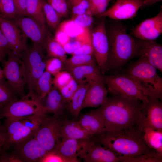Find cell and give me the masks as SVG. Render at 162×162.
<instances>
[{
    "label": "cell",
    "instance_id": "cell-22",
    "mask_svg": "<svg viewBox=\"0 0 162 162\" xmlns=\"http://www.w3.org/2000/svg\"><path fill=\"white\" fill-rule=\"evenodd\" d=\"M69 72L79 84L92 81L104 83V76L96 63L75 67Z\"/></svg>",
    "mask_w": 162,
    "mask_h": 162
},
{
    "label": "cell",
    "instance_id": "cell-26",
    "mask_svg": "<svg viewBox=\"0 0 162 162\" xmlns=\"http://www.w3.org/2000/svg\"><path fill=\"white\" fill-rule=\"evenodd\" d=\"M88 86V82L79 84L78 89L67 105L66 110L74 117H77L80 114Z\"/></svg>",
    "mask_w": 162,
    "mask_h": 162
},
{
    "label": "cell",
    "instance_id": "cell-54",
    "mask_svg": "<svg viewBox=\"0 0 162 162\" xmlns=\"http://www.w3.org/2000/svg\"><path fill=\"white\" fill-rule=\"evenodd\" d=\"M4 79L3 70L0 68V81L3 80Z\"/></svg>",
    "mask_w": 162,
    "mask_h": 162
},
{
    "label": "cell",
    "instance_id": "cell-3",
    "mask_svg": "<svg viewBox=\"0 0 162 162\" xmlns=\"http://www.w3.org/2000/svg\"><path fill=\"white\" fill-rule=\"evenodd\" d=\"M108 38L110 47L108 70L120 69L133 58L140 56L136 40L122 25L117 24L113 26Z\"/></svg>",
    "mask_w": 162,
    "mask_h": 162
},
{
    "label": "cell",
    "instance_id": "cell-45",
    "mask_svg": "<svg viewBox=\"0 0 162 162\" xmlns=\"http://www.w3.org/2000/svg\"><path fill=\"white\" fill-rule=\"evenodd\" d=\"M71 20L79 26L87 28H88L93 21L92 16L87 14L74 16Z\"/></svg>",
    "mask_w": 162,
    "mask_h": 162
},
{
    "label": "cell",
    "instance_id": "cell-30",
    "mask_svg": "<svg viewBox=\"0 0 162 162\" xmlns=\"http://www.w3.org/2000/svg\"><path fill=\"white\" fill-rule=\"evenodd\" d=\"M52 75L45 71L37 80L32 92L39 100L44 98L53 86Z\"/></svg>",
    "mask_w": 162,
    "mask_h": 162
},
{
    "label": "cell",
    "instance_id": "cell-23",
    "mask_svg": "<svg viewBox=\"0 0 162 162\" xmlns=\"http://www.w3.org/2000/svg\"><path fill=\"white\" fill-rule=\"evenodd\" d=\"M78 121L81 126L93 136L105 130L104 122L99 109L88 112L80 114Z\"/></svg>",
    "mask_w": 162,
    "mask_h": 162
},
{
    "label": "cell",
    "instance_id": "cell-29",
    "mask_svg": "<svg viewBox=\"0 0 162 162\" xmlns=\"http://www.w3.org/2000/svg\"><path fill=\"white\" fill-rule=\"evenodd\" d=\"M44 0H28L26 16L37 21L46 28V21L43 9Z\"/></svg>",
    "mask_w": 162,
    "mask_h": 162
},
{
    "label": "cell",
    "instance_id": "cell-12",
    "mask_svg": "<svg viewBox=\"0 0 162 162\" xmlns=\"http://www.w3.org/2000/svg\"><path fill=\"white\" fill-rule=\"evenodd\" d=\"M0 28L6 38L11 51L21 57L23 52L27 49L28 38L12 21L1 15Z\"/></svg>",
    "mask_w": 162,
    "mask_h": 162
},
{
    "label": "cell",
    "instance_id": "cell-43",
    "mask_svg": "<svg viewBox=\"0 0 162 162\" xmlns=\"http://www.w3.org/2000/svg\"><path fill=\"white\" fill-rule=\"evenodd\" d=\"M46 1L61 17H66L68 16L69 8L66 0Z\"/></svg>",
    "mask_w": 162,
    "mask_h": 162
},
{
    "label": "cell",
    "instance_id": "cell-48",
    "mask_svg": "<svg viewBox=\"0 0 162 162\" xmlns=\"http://www.w3.org/2000/svg\"><path fill=\"white\" fill-rule=\"evenodd\" d=\"M0 162H22L14 153L8 150H0Z\"/></svg>",
    "mask_w": 162,
    "mask_h": 162
},
{
    "label": "cell",
    "instance_id": "cell-13",
    "mask_svg": "<svg viewBox=\"0 0 162 162\" xmlns=\"http://www.w3.org/2000/svg\"><path fill=\"white\" fill-rule=\"evenodd\" d=\"M12 21L33 44L43 48L46 46V30L34 19L27 16H18Z\"/></svg>",
    "mask_w": 162,
    "mask_h": 162
},
{
    "label": "cell",
    "instance_id": "cell-19",
    "mask_svg": "<svg viewBox=\"0 0 162 162\" xmlns=\"http://www.w3.org/2000/svg\"><path fill=\"white\" fill-rule=\"evenodd\" d=\"M91 139L88 140L69 138L62 139L55 151L71 160L72 162H80L77 157H80L83 153Z\"/></svg>",
    "mask_w": 162,
    "mask_h": 162
},
{
    "label": "cell",
    "instance_id": "cell-4",
    "mask_svg": "<svg viewBox=\"0 0 162 162\" xmlns=\"http://www.w3.org/2000/svg\"><path fill=\"white\" fill-rule=\"evenodd\" d=\"M131 76L147 96L162 99V78L157 69L142 55L126 69L125 73Z\"/></svg>",
    "mask_w": 162,
    "mask_h": 162
},
{
    "label": "cell",
    "instance_id": "cell-58",
    "mask_svg": "<svg viewBox=\"0 0 162 162\" xmlns=\"http://www.w3.org/2000/svg\"><path fill=\"white\" fill-rule=\"evenodd\" d=\"M2 118V117L0 114V127H1V122H0V119H1Z\"/></svg>",
    "mask_w": 162,
    "mask_h": 162
},
{
    "label": "cell",
    "instance_id": "cell-49",
    "mask_svg": "<svg viewBox=\"0 0 162 162\" xmlns=\"http://www.w3.org/2000/svg\"><path fill=\"white\" fill-rule=\"evenodd\" d=\"M10 51L8 42L0 28V56L4 58Z\"/></svg>",
    "mask_w": 162,
    "mask_h": 162
},
{
    "label": "cell",
    "instance_id": "cell-7",
    "mask_svg": "<svg viewBox=\"0 0 162 162\" xmlns=\"http://www.w3.org/2000/svg\"><path fill=\"white\" fill-rule=\"evenodd\" d=\"M2 118H20L36 115H47L40 100L32 92L28 93L5 107L0 114Z\"/></svg>",
    "mask_w": 162,
    "mask_h": 162
},
{
    "label": "cell",
    "instance_id": "cell-24",
    "mask_svg": "<svg viewBox=\"0 0 162 162\" xmlns=\"http://www.w3.org/2000/svg\"><path fill=\"white\" fill-rule=\"evenodd\" d=\"M43 99H45L44 103L40 102L47 114L64 115L67 104L59 91L53 85L48 93Z\"/></svg>",
    "mask_w": 162,
    "mask_h": 162
},
{
    "label": "cell",
    "instance_id": "cell-47",
    "mask_svg": "<svg viewBox=\"0 0 162 162\" xmlns=\"http://www.w3.org/2000/svg\"><path fill=\"white\" fill-rule=\"evenodd\" d=\"M40 162H72L71 161L55 151L48 152L41 159Z\"/></svg>",
    "mask_w": 162,
    "mask_h": 162
},
{
    "label": "cell",
    "instance_id": "cell-18",
    "mask_svg": "<svg viewBox=\"0 0 162 162\" xmlns=\"http://www.w3.org/2000/svg\"><path fill=\"white\" fill-rule=\"evenodd\" d=\"M47 115H36L28 116L23 125L11 137L5 140L1 148L4 149L11 145L18 142L34 134L42 121Z\"/></svg>",
    "mask_w": 162,
    "mask_h": 162
},
{
    "label": "cell",
    "instance_id": "cell-35",
    "mask_svg": "<svg viewBox=\"0 0 162 162\" xmlns=\"http://www.w3.org/2000/svg\"><path fill=\"white\" fill-rule=\"evenodd\" d=\"M43 9L46 22L52 29H56L60 24L61 16L46 2L44 0Z\"/></svg>",
    "mask_w": 162,
    "mask_h": 162
},
{
    "label": "cell",
    "instance_id": "cell-50",
    "mask_svg": "<svg viewBox=\"0 0 162 162\" xmlns=\"http://www.w3.org/2000/svg\"><path fill=\"white\" fill-rule=\"evenodd\" d=\"M54 38L62 46L71 40V38L64 31L58 28L56 29Z\"/></svg>",
    "mask_w": 162,
    "mask_h": 162
},
{
    "label": "cell",
    "instance_id": "cell-21",
    "mask_svg": "<svg viewBox=\"0 0 162 162\" xmlns=\"http://www.w3.org/2000/svg\"><path fill=\"white\" fill-rule=\"evenodd\" d=\"M136 41L140 47V56H144L151 64L162 72V45L153 40L139 39Z\"/></svg>",
    "mask_w": 162,
    "mask_h": 162
},
{
    "label": "cell",
    "instance_id": "cell-52",
    "mask_svg": "<svg viewBox=\"0 0 162 162\" xmlns=\"http://www.w3.org/2000/svg\"><path fill=\"white\" fill-rule=\"evenodd\" d=\"M5 141V136L4 133L0 128V150L4 144Z\"/></svg>",
    "mask_w": 162,
    "mask_h": 162
},
{
    "label": "cell",
    "instance_id": "cell-39",
    "mask_svg": "<svg viewBox=\"0 0 162 162\" xmlns=\"http://www.w3.org/2000/svg\"><path fill=\"white\" fill-rule=\"evenodd\" d=\"M73 78L68 71H61L54 76L53 85L59 90L67 85Z\"/></svg>",
    "mask_w": 162,
    "mask_h": 162
},
{
    "label": "cell",
    "instance_id": "cell-8",
    "mask_svg": "<svg viewBox=\"0 0 162 162\" xmlns=\"http://www.w3.org/2000/svg\"><path fill=\"white\" fill-rule=\"evenodd\" d=\"M8 56L2 69L4 77L21 98L26 95L24 88L26 83V75L25 63L20 56L12 51Z\"/></svg>",
    "mask_w": 162,
    "mask_h": 162
},
{
    "label": "cell",
    "instance_id": "cell-41",
    "mask_svg": "<svg viewBox=\"0 0 162 162\" xmlns=\"http://www.w3.org/2000/svg\"><path fill=\"white\" fill-rule=\"evenodd\" d=\"M79 86V84L73 78L67 85L59 90L67 104L70 100Z\"/></svg>",
    "mask_w": 162,
    "mask_h": 162
},
{
    "label": "cell",
    "instance_id": "cell-25",
    "mask_svg": "<svg viewBox=\"0 0 162 162\" xmlns=\"http://www.w3.org/2000/svg\"><path fill=\"white\" fill-rule=\"evenodd\" d=\"M93 137L78 121L69 120L67 118L64 120L61 130L62 140L69 138L88 140Z\"/></svg>",
    "mask_w": 162,
    "mask_h": 162
},
{
    "label": "cell",
    "instance_id": "cell-37",
    "mask_svg": "<svg viewBox=\"0 0 162 162\" xmlns=\"http://www.w3.org/2000/svg\"><path fill=\"white\" fill-rule=\"evenodd\" d=\"M0 15L10 20L18 16L13 0H1L0 2Z\"/></svg>",
    "mask_w": 162,
    "mask_h": 162
},
{
    "label": "cell",
    "instance_id": "cell-17",
    "mask_svg": "<svg viewBox=\"0 0 162 162\" xmlns=\"http://www.w3.org/2000/svg\"><path fill=\"white\" fill-rule=\"evenodd\" d=\"M162 33V10L154 17L145 20L136 25L133 30L135 37L142 40H154Z\"/></svg>",
    "mask_w": 162,
    "mask_h": 162
},
{
    "label": "cell",
    "instance_id": "cell-36",
    "mask_svg": "<svg viewBox=\"0 0 162 162\" xmlns=\"http://www.w3.org/2000/svg\"><path fill=\"white\" fill-rule=\"evenodd\" d=\"M57 28L64 31L71 39L82 35L87 28L79 26L71 20L63 21L59 24Z\"/></svg>",
    "mask_w": 162,
    "mask_h": 162
},
{
    "label": "cell",
    "instance_id": "cell-16",
    "mask_svg": "<svg viewBox=\"0 0 162 162\" xmlns=\"http://www.w3.org/2000/svg\"><path fill=\"white\" fill-rule=\"evenodd\" d=\"M147 126L157 130L162 131V103L161 100L149 96L144 105L140 126Z\"/></svg>",
    "mask_w": 162,
    "mask_h": 162
},
{
    "label": "cell",
    "instance_id": "cell-40",
    "mask_svg": "<svg viewBox=\"0 0 162 162\" xmlns=\"http://www.w3.org/2000/svg\"><path fill=\"white\" fill-rule=\"evenodd\" d=\"M64 68V62L60 59L51 57L46 60L45 71L54 76Z\"/></svg>",
    "mask_w": 162,
    "mask_h": 162
},
{
    "label": "cell",
    "instance_id": "cell-15",
    "mask_svg": "<svg viewBox=\"0 0 162 162\" xmlns=\"http://www.w3.org/2000/svg\"><path fill=\"white\" fill-rule=\"evenodd\" d=\"M86 162H118L120 160L114 152L100 144L93 137L80 157Z\"/></svg>",
    "mask_w": 162,
    "mask_h": 162
},
{
    "label": "cell",
    "instance_id": "cell-38",
    "mask_svg": "<svg viewBox=\"0 0 162 162\" xmlns=\"http://www.w3.org/2000/svg\"><path fill=\"white\" fill-rule=\"evenodd\" d=\"M87 0L89 3V7L87 14L92 16H98L106 10L111 0Z\"/></svg>",
    "mask_w": 162,
    "mask_h": 162
},
{
    "label": "cell",
    "instance_id": "cell-32",
    "mask_svg": "<svg viewBox=\"0 0 162 162\" xmlns=\"http://www.w3.org/2000/svg\"><path fill=\"white\" fill-rule=\"evenodd\" d=\"M96 63L93 55L76 54L67 58L64 63V68L68 71L72 69L84 65Z\"/></svg>",
    "mask_w": 162,
    "mask_h": 162
},
{
    "label": "cell",
    "instance_id": "cell-2",
    "mask_svg": "<svg viewBox=\"0 0 162 162\" xmlns=\"http://www.w3.org/2000/svg\"><path fill=\"white\" fill-rule=\"evenodd\" d=\"M94 137L96 141L114 152L118 156L137 157L143 154L148 148L140 128L105 130Z\"/></svg>",
    "mask_w": 162,
    "mask_h": 162
},
{
    "label": "cell",
    "instance_id": "cell-46",
    "mask_svg": "<svg viewBox=\"0 0 162 162\" xmlns=\"http://www.w3.org/2000/svg\"><path fill=\"white\" fill-rule=\"evenodd\" d=\"M72 5L74 16L87 14L89 7L87 0H79Z\"/></svg>",
    "mask_w": 162,
    "mask_h": 162
},
{
    "label": "cell",
    "instance_id": "cell-10",
    "mask_svg": "<svg viewBox=\"0 0 162 162\" xmlns=\"http://www.w3.org/2000/svg\"><path fill=\"white\" fill-rule=\"evenodd\" d=\"M93 55L97 64L104 75L108 70V64L110 47L103 19L91 32Z\"/></svg>",
    "mask_w": 162,
    "mask_h": 162
},
{
    "label": "cell",
    "instance_id": "cell-1",
    "mask_svg": "<svg viewBox=\"0 0 162 162\" xmlns=\"http://www.w3.org/2000/svg\"><path fill=\"white\" fill-rule=\"evenodd\" d=\"M144 103L141 100L112 94L99 108L105 130L140 129Z\"/></svg>",
    "mask_w": 162,
    "mask_h": 162
},
{
    "label": "cell",
    "instance_id": "cell-6",
    "mask_svg": "<svg viewBox=\"0 0 162 162\" xmlns=\"http://www.w3.org/2000/svg\"><path fill=\"white\" fill-rule=\"evenodd\" d=\"M104 83L108 92L112 94L121 95L141 100L144 104L148 102L146 95L134 79L126 74L104 76Z\"/></svg>",
    "mask_w": 162,
    "mask_h": 162
},
{
    "label": "cell",
    "instance_id": "cell-56",
    "mask_svg": "<svg viewBox=\"0 0 162 162\" xmlns=\"http://www.w3.org/2000/svg\"><path fill=\"white\" fill-rule=\"evenodd\" d=\"M71 5L79 0H68Z\"/></svg>",
    "mask_w": 162,
    "mask_h": 162
},
{
    "label": "cell",
    "instance_id": "cell-11",
    "mask_svg": "<svg viewBox=\"0 0 162 162\" xmlns=\"http://www.w3.org/2000/svg\"><path fill=\"white\" fill-rule=\"evenodd\" d=\"M35 134L11 145L5 149L1 150L11 152L22 162H40L48 152L37 139Z\"/></svg>",
    "mask_w": 162,
    "mask_h": 162
},
{
    "label": "cell",
    "instance_id": "cell-33",
    "mask_svg": "<svg viewBox=\"0 0 162 162\" xmlns=\"http://www.w3.org/2000/svg\"><path fill=\"white\" fill-rule=\"evenodd\" d=\"M28 116L17 118H6L1 127L5 135V140L11 137L23 125Z\"/></svg>",
    "mask_w": 162,
    "mask_h": 162
},
{
    "label": "cell",
    "instance_id": "cell-42",
    "mask_svg": "<svg viewBox=\"0 0 162 162\" xmlns=\"http://www.w3.org/2000/svg\"><path fill=\"white\" fill-rule=\"evenodd\" d=\"M90 32V31L89 30L81 36L74 39L73 40H71L63 45V47L66 54L72 55L76 50L81 46L83 40Z\"/></svg>",
    "mask_w": 162,
    "mask_h": 162
},
{
    "label": "cell",
    "instance_id": "cell-57",
    "mask_svg": "<svg viewBox=\"0 0 162 162\" xmlns=\"http://www.w3.org/2000/svg\"><path fill=\"white\" fill-rule=\"evenodd\" d=\"M135 1H143L144 0H130Z\"/></svg>",
    "mask_w": 162,
    "mask_h": 162
},
{
    "label": "cell",
    "instance_id": "cell-51",
    "mask_svg": "<svg viewBox=\"0 0 162 162\" xmlns=\"http://www.w3.org/2000/svg\"><path fill=\"white\" fill-rule=\"evenodd\" d=\"M18 16H26L28 0H13Z\"/></svg>",
    "mask_w": 162,
    "mask_h": 162
},
{
    "label": "cell",
    "instance_id": "cell-44",
    "mask_svg": "<svg viewBox=\"0 0 162 162\" xmlns=\"http://www.w3.org/2000/svg\"><path fill=\"white\" fill-rule=\"evenodd\" d=\"M76 54L93 55L91 32L83 40L81 46L76 50L72 55Z\"/></svg>",
    "mask_w": 162,
    "mask_h": 162
},
{
    "label": "cell",
    "instance_id": "cell-27",
    "mask_svg": "<svg viewBox=\"0 0 162 162\" xmlns=\"http://www.w3.org/2000/svg\"><path fill=\"white\" fill-rule=\"evenodd\" d=\"M144 140L148 147L162 154V131L147 126L141 127Z\"/></svg>",
    "mask_w": 162,
    "mask_h": 162
},
{
    "label": "cell",
    "instance_id": "cell-31",
    "mask_svg": "<svg viewBox=\"0 0 162 162\" xmlns=\"http://www.w3.org/2000/svg\"><path fill=\"white\" fill-rule=\"evenodd\" d=\"M120 162H162V154L149 148L142 154L134 157L118 156Z\"/></svg>",
    "mask_w": 162,
    "mask_h": 162
},
{
    "label": "cell",
    "instance_id": "cell-34",
    "mask_svg": "<svg viewBox=\"0 0 162 162\" xmlns=\"http://www.w3.org/2000/svg\"><path fill=\"white\" fill-rule=\"evenodd\" d=\"M46 47L49 57L58 58L64 63L67 59L66 53L63 46L54 38H47Z\"/></svg>",
    "mask_w": 162,
    "mask_h": 162
},
{
    "label": "cell",
    "instance_id": "cell-20",
    "mask_svg": "<svg viewBox=\"0 0 162 162\" xmlns=\"http://www.w3.org/2000/svg\"><path fill=\"white\" fill-rule=\"evenodd\" d=\"M88 83L82 109L100 106L107 97L108 91L104 82L92 81Z\"/></svg>",
    "mask_w": 162,
    "mask_h": 162
},
{
    "label": "cell",
    "instance_id": "cell-55",
    "mask_svg": "<svg viewBox=\"0 0 162 162\" xmlns=\"http://www.w3.org/2000/svg\"><path fill=\"white\" fill-rule=\"evenodd\" d=\"M5 62L4 58L0 56V62L4 63Z\"/></svg>",
    "mask_w": 162,
    "mask_h": 162
},
{
    "label": "cell",
    "instance_id": "cell-14",
    "mask_svg": "<svg viewBox=\"0 0 162 162\" xmlns=\"http://www.w3.org/2000/svg\"><path fill=\"white\" fill-rule=\"evenodd\" d=\"M143 2L117 0L112 7L98 16L107 17L115 20L132 19L136 16L138 10L142 6Z\"/></svg>",
    "mask_w": 162,
    "mask_h": 162
},
{
    "label": "cell",
    "instance_id": "cell-9",
    "mask_svg": "<svg viewBox=\"0 0 162 162\" xmlns=\"http://www.w3.org/2000/svg\"><path fill=\"white\" fill-rule=\"evenodd\" d=\"M43 48L33 44L27 49L23 60L26 75V83L28 92H32L39 78L45 71L46 63Z\"/></svg>",
    "mask_w": 162,
    "mask_h": 162
},
{
    "label": "cell",
    "instance_id": "cell-59",
    "mask_svg": "<svg viewBox=\"0 0 162 162\" xmlns=\"http://www.w3.org/2000/svg\"><path fill=\"white\" fill-rule=\"evenodd\" d=\"M1 0H0V2Z\"/></svg>",
    "mask_w": 162,
    "mask_h": 162
},
{
    "label": "cell",
    "instance_id": "cell-53",
    "mask_svg": "<svg viewBox=\"0 0 162 162\" xmlns=\"http://www.w3.org/2000/svg\"><path fill=\"white\" fill-rule=\"evenodd\" d=\"M162 1V0H144L143 2L142 6L151 5Z\"/></svg>",
    "mask_w": 162,
    "mask_h": 162
},
{
    "label": "cell",
    "instance_id": "cell-28",
    "mask_svg": "<svg viewBox=\"0 0 162 162\" xmlns=\"http://www.w3.org/2000/svg\"><path fill=\"white\" fill-rule=\"evenodd\" d=\"M19 97H20L17 92L4 79L0 81V114L7 106L18 100Z\"/></svg>",
    "mask_w": 162,
    "mask_h": 162
},
{
    "label": "cell",
    "instance_id": "cell-5",
    "mask_svg": "<svg viewBox=\"0 0 162 162\" xmlns=\"http://www.w3.org/2000/svg\"><path fill=\"white\" fill-rule=\"evenodd\" d=\"M66 118L65 115H47L35 133L36 137L48 152L55 151L61 142V129Z\"/></svg>",
    "mask_w": 162,
    "mask_h": 162
}]
</instances>
